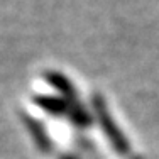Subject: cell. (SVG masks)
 <instances>
[]
</instances>
